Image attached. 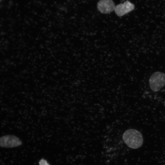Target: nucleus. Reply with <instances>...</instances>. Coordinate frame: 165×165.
Returning <instances> with one entry per match:
<instances>
[{
    "mask_svg": "<svg viewBox=\"0 0 165 165\" xmlns=\"http://www.w3.org/2000/svg\"><path fill=\"white\" fill-rule=\"evenodd\" d=\"M39 165H50L46 160L42 159L39 162Z\"/></svg>",
    "mask_w": 165,
    "mask_h": 165,
    "instance_id": "6",
    "label": "nucleus"
},
{
    "mask_svg": "<svg viewBox=\"0 0 165 165\" xmlns=\"http://www.w3.org/2000/svg\"><path fill=\"white\" fill-rule=\"evenodd\" d=\"M22 142L20 139L13 135H6L0 138V145L4 148H13L21 145Z\"/></svg>",
    "mask_w": 165,
    "mask_h": 165,
    "instance_id": "3",
    "label": "nucleus"
},
{
    "mask_svg": "<svg viewBox=\"0 0 165 165\" xmlns=\"http://www.w3.org/2000/svg\"><path fill=\"white\" fill-rule=\"evenodd\" d=\"M149 83L153 91H159L165 85V73L160 72L153 73L150 77Z\"/></svg>",
    "mask_w": 165,
    "mask_h": 165,
    "instance_id": "2",
    "label": "nucleus"
},
{
    "mask_svg": "<svg viewBox=\"0 0 165 165\" xmlns=\"http://www.w3.org/2000/svg\"><path fill=\"white\" fill-rule=\"evenodd\" d=\"M123 139L128 146L134 149L141 146L143 141L141 134L136 130L132 129L125 131L123 135Z\"/></svg>",
    "mask_w": 165,
    "mask_h": 165,
    "instance_id": "1",
    "label": "nucleus"
},
{
    "mask_svg": "<svg viewBox=\"0 0 165 165\" xmlns=\"http://www.w3.org/2000/svg\"><path fill=\"white\" fill-rule=\"evenodd\" d=\"M134 8V4L126 1L123 3H120L116 6L115 12L117 16H121L132 11Z\"/></svg>",
    "mask_w": 165,
    "mask_h": 165,
    "instance_id": "4",
    "label": "nucleus"
},
{
    "mask_svg": "<svg viewBox=\"0 0 165 165\" xmlns=\"http://www.w3.org/2000/svg\"><path fill=\"white\" fill-rule=\"evenodd\" d=\"M115 5L112 0H99L97 7L101 13L107 14L115 10Z\"/></svg>",
    "mask_w": 165,
    "mask_h": 165,
    "instance_id": "5",
    "label": "nucleus"
},
{
    "mask_svg": "<svg viewBox=\"0 0 165 165\" xmlns=\"http://www.w3.org/2000/svg\"><path fill=\"white\" fill-rule=\"evenodd\" d=\"M0 0L1 1V0Z\"/></svg>",
    "mask_w": 165,
    "mask_h": 165,
    "instance_id": "7",
    "label": "nucleus"
}]
</instances>
